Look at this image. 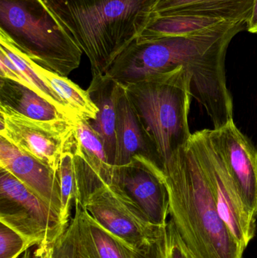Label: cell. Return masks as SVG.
I'll list each match as a JSON object with an SVG mask.
<instances>
[{"label":"cell","instance_id":"7a4b0ae2","mask_svg":"<svg viewBox=\"0 0 257 258\" xmlns=\"http://www.w3.org/2000/svg\"><path fill=\"white\" fill-rule=\"evenodd\" d=\"M87 55L92 77L106 75L141 36L157 0H44Z\"/></svg>","mask_w":257,"mask_h":258},{"label":"cell","instance_id":"ac0fdd59","mask_svg":"<svg viewBox=\"0 0 257 258\" xmlns=\"http://www.w3.org/2000/svg\"><path fill=\"white\" fill-rule=\"evenodd\" d=\"M30 63L36 74L64 103L74 110L78 117L89 122L96 119L99 108L92 101L87 90H83L67 77L59 75L53 71L45 69L30 57Z\"/></svg>","mask_w":257,"mask_h":258},{"label":"cell","instance_id":"3957f363","mask_svg":"<svg viewBox=\"0 0 257 258\" xmlns=\"http://www.w3.org/2000/svg\"><path fill=\"white\" fill-rule=\"evenodd\" d=\"M0 33L59 75L79 67L82 50L44 0H0Z\"/></svg>","mask_w":257,"mask_h":258},{"label":"cell","instance_id":"e0dca14e","mask_svg":"<svg viewBox=\"0 0 257 258\" xmlns=\"http://www.w3.org/2000/svg\"><path fill=\"white\" fill-rule=\"evenodd\" d=\"M0 105L36 120L72 121L30 88L9 79H0Z\"/></svg>","mask_w":257,"mask_h":258},{"label":"cell","instance_id":"4fadbf2b","mask_svg":"<svg viewBox=\"0 0 257 258\" xmlns=\"http://www.w3.org/2000/svg\"><path fill=\"white\" fill-rule=\"evenodd\" d=\"M67 230L74 246L88 258H134L136 251L101 226L79 203Z\"/></svg>","mask_w":257,"mask_h":258},{"label":"cell","instance_id":"52a82bcc","mask_svg":"<svg viewBox=\"0 0 257 258\" xmlns=\"http://www.w3.org/2000/svg\"><path fill=\"white\" fill-rule=\"evenodd\" d=\"M190 143L208 180L220 218L245 249L256 233V218L244 205L235 182L213 147L206 129L192 134Z\"/></svg>","mask_w":257,"mask_h":258},{"label":"cell","instance_id":"9a60e30c","mask_svg":"<svg viewBox=\"0 0 257 258\" xmlns=\"http://www.w3.org/2000/svg\"><path fill=\"white\" fill-rule=\"evenodd\" d=\"M121 84L107 75L92 77L87 89L92 101L99 108L96 119L90 121L104 142L109 161L114 166L116 150L117 102Z\"/></svg>","mask_w":257,"mask_h":258},{"label":"cell","instance_id":"ba28073f","mask_svg":"<svg viewBox=\"0 0 257 258\" xmlns=\"http://www.w3.org/2000/svg\"><path fill=\"white\" fill-rule=\"evenodd\" d=\"M0 136L57 173L62 156L77 147L75 122L36 120L0 105Z\"/></svg>","mask_w":257,"mask_h":258},{"label":"cell","instance_id":"4316f807","mask_svg":"<svg viewBox=\"0 0 257 258\" xmlns=\"http://www.w3.org/2000/svg\"><path fill=\"white\" fill-rule=\"evenodd\" d=\"M247 31L251 33H257V0H254L251 15L247 23Z\"/></svg>","mask_w":257,"mask_h":258},{"label":"cell","instance_id":"8992f818","mask_svg":"<svg viewBox=\"0 0 257 258\" xmlns=\"http://www.w3.org/2000/svg\"><path fill=\"white\" fill-rule=\"evenodd\" d=\"M82 206L101 226L134 249L146 248L164 236L165 227L152 224L116 183L97 186Z\"/></svg>","mask_w":257,"mask_h":258},{"label":"cell","instance_id":"277c9868","mask_svg":"<svg viewBox=\"0 0 257 258\" xmlns=\"http://www.w3.org/2000/svg\"><path fill=\"white\" fill-rule=\"evenodd\" d=\"M163 162L188 144L190 79L184 68L139 83L123 85Z\"/></svg>","mask_w":257,"mask_h":258},{"label":"cell","instance_id":"83f0119b","mask_svg":"<svg viewBox=\"0 0 257 258\" xmlns=\"http://www.w3.org/2000/svg\"><path fill=\"white\" fill-rule=\"evenodd\" d=\"M30 248L27 250L21 257L18 258H45V253L48 251V250L42 249L38 246H36V249L32 250Z\"/></svg>","mask_w":257,"mask_h":258},{"label":"cell","instance_id":"5b68a950","mask_svg":"<svg viewBox=\"0 0 257 258\" xmlns=\"http://www.w3.org/2000/svg\"><path fill=\"white\" fill-rule=\"evenodd\" d=\"M0 222L32 247L48 250L64 234L60 215L7 170L0 168Z\"/></svg>","mask_w":257,"mask_h":258},{"label":"cell","instance_id":"6da1fadb","mask_svg":"<svg viewBox=\"0 0 257 258\" xmlns=\"http://www.w3.org/2000/svg\"><path fill=\"white\" fill-rule=\"evenodd\" d=\"M169 215L195 258H243L244 248L219 215L215 200L191 144L164 165Z\"/></svg>","mask_w":257,"mask_h":258},{"label":"cell","instance_id":"2e32d148","mask_svg":"<svg viewBox=\"0 0 257 258\" xmlns=\"http://www.w3.org/2000/svg\"><path fill=\"white\" fill-rule=\"evenodd\" d=\"M235 24H238L217 18L184 15H158L153 12L149 24L138 39L199 36L227 30Z\"/></svg>","mask_w":257,"mask_h":258},{"label":"cell","instance_id":"d4e9b609","mask_svg":"<svg viewBox=\"0 0 257 258\" xmlns=\"http://www.w3.org/2000/svg\"><path fill=\"white\" fill-rule=\"evenodd\" d=\"M45 258H73V245L67 230L54 247L45 253Z\"/></svg>","mask_w":257,"mask_h":258},{"label":"cell","instance_id":"d6986e66","mask_svg":"<svg viewBox=\"0 0 257 258\" xmlns=\"http://www.w3.org/2000/svg\"><path fill=\"white\" fill-rule=\"evenodd\" d=\"M0 50L4 51L9 58L16 65L21 74L25 77L29 87L36 92L41 98L52 104L60 113L67 116L69 119L76 122L78 116L64 101L42 80L36 74L30 63V57L15 46L6 36L0 33Z\"/></svg>","mask_w":257,"mask_h":258},{"label":"cell","instance_id":"ffe728a7","mask_svg":"<svg viewBox=\"0 0 257 258\" xmlns=\"http://www.w3.org/2000/svg\"><path fill=\"white\" fill-rule=\"evenodd\" d=\"M77 145L80 153L102 181L111 183L114 166L110 164L104 142L90 122L78 118L75 122Z\"/></svg>","mask_w":257,"mask_h":258},{"label":"cell","instance_id":"30bf717a","mask_svg":"<svg viewBox=\"0 0 257 258\" xmlns=\"http://www.w3.org/2000/svg\"><path fill=\"white\" fill-rule=\"evenodd\" d=\"M206 132L244 205L257 218L256 147L238 129L234 119L220 128L206 129Z\"/></svg>","mask_w":257,"mask_h":258},{"label":"cell","instance_id":"603a6c76","mask_svg":"<svg viewBox=\"0 0 257 258\" xmlns=\"http://www.w3.org/2000/svg\"><path fill=\"white\" fill-rule=\"evenodd\" d=\"M163 258H195L170 219L164 229Z\"/></svg>","mask_w":257,"mask_h":258},{"label":"cell","instance_id":"7402d4cb","mask_svg":"<svg viewBox=\"0 0 257 258\" xmlns=\"http://www.w3.org/2000/svg\"><path fill=\"white\" fill-rule=\"evenodd\" d=\"M30 242L16 230L0 222V258H18L29 248Z\"/></svg>","mask_w":257,"mask_h":258},{"label":"cell","instance_id":"cb8c5ba5","mask_svg":"<svg viewBox=\"0 0 257 258\" xmlns=\"http://www.w3.org/2000/svg\"><path fill=\"white\" fill-rule=\"evenodd\" d=\"M0 77L9 79L29 87L28 83L16 65L9 58V56L0 50Z\"/></svg>","mask_w":257,"mask_h":258},{"label":"cell","instance_id":"44dd1931","mask_svg":"<svg viewBox=\"0 0 257 258\" xmlns=\"http://www.w3.org/2000/svg\"><path fill=\"white\" fill-rule=\"evenodd\" d=\"M76 150V149H75ZM60 190V218L62 225L67 229L69 225L71 208L78 197V177L75 151L66 152L62 156L57 170Z\"/></svg>","mask_w":257,"mask_h":258},{"label":"cell","instance_id":"484cf974","mask_svg":"<svg viewBox=\"0 0 257 258\" xmlns=\"http://www.w3.org/2000/svg\"><path fill=\"white\" fill-rule=\"evenodd\" d=\"M164 236L152 245L143 248V249L137 250L134 258H163Z\"/></svg>","mask_w":257,"mask_h":258},{"label":"cell","instance_id":"f1b7e54d","mask_svg":"<svg viewBox=\"0 0 257 258\" xmlns=\"http://www.w3.org/2000/svg\"><path fill=\"white\" fill-rule=\"evenodd\" d=\"M72 240V239H71ZM73 245V243H72ZM73 258H88L85 255L82 254L79 250L77 249L73 245Z\"/></svg>","mask_w":257,"mask_h":258},{"label":"cell","instance_id":"9c48e42d","mask_svg":"<svg viewBox=\"0 0 257 258\" xmlns=\"http://www.w3.org/2000/svg\"><path fill=\"white\" fill-rule=\"evenodd\" d=\"M112 183L119 186L154 225L164 228L169 197L164 169L143 156L122 166H114Z\"/></svg>","mask_w":257,"mask_h":258},{"label":"cell","instance_id":"5bb4252c","mask_svg":"<svg viewBox=\"0 0 257 258\" xmlns=\"http://www.w3.org/2000/svg\"><path fill=\"white\" fill-rule=\"evenodd\" d=\"M253 3L254 0H157L153 12L158 15H193L247 24Z\"/></svg>","mask_w":257,"mask_h":258},{"label":"cell","instance_id":"7c38bea8","mask_svg":"<svg viewBox=\"0 0 257 258\" xmlns=\"http://www.w3.org/2000/svg\"><path fill=\"white\" fill-rule=\"evenodd\" d=\"M117 113L114 166L127 165L134 156H143L164 169V162L145 130L122 84L118 95Z\"/></svg>","mask_w":257,"mask_h":258},{"label":"cell","instance_id":"8fae6325","mask_svg":"<svg viewBox=\"0 0 257 258\" xmlns=\"http://www.w3.org/2000/svg\"><path fill=\"white\" fill-rule=\"evenodd\" d=\"M0 168L13 174L60 215L61 204L57 173L2 136Z\"/></svg>","mask_w":257,"mask_h":258}]
</instances>
